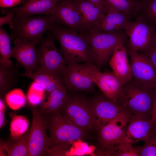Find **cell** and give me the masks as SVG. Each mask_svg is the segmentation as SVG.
Instances as JSON below:
<instances>
[{
	"label": "cell",
	"mask_w": 156,
	"mask_h": 156,
	"mask_svg": "<svg viewBox=\"0 0 156 156\" xmlns=\"http://www.w3.org/2000/svg\"><path fill=\"white\" fill-rule=\"evenodd\" d=\"M44 114L49 133V148H68L71 142L85 137V131L71 122L59 110Z\"/></svg>",
	"instance_id": "cell-4"
},
{
	"label": "cell",
	"mask_w": 156,
	"mask_h": 156,
	"mask_svg": "<svg viewBox=\"0 0 156 156\" xmlns=\"http://www.w3.org/2000/svg\"><path fill=\"white\" fill-rule=\"evenodd\" d=\"M59 42L66 65L72 64L91 63L96 59L87 36L55 22L50 31Z\"/></svg>",
	"instance_id": "cell-1"
},
{
	"label": "cell",
	"mask_w": 156,
	"mask_h": 156,
	"mask_svg": "<svg viewBox=\"0 0 156 156\" xmlns=\"http://www.w3.org/2000/svg\"><path fill=\"white\" fill-rule=\"evenodd\" d=\"M156 129L151 123V118L140 114H131L121 143L133 145L145 141Z\"/></svg>",
	"instance_id": "cell-16"
},
{
	"label": "cell",
	"mask_w": 156,
	"mask_h": 156,
	"mask_svg": "<svg viewBox=\"0 0 156 156\" xmlns=\"http://www.w3.org/2000/svg\"><path fill=\"white\" fill-rule=\"evenodd\" d=\"M131 116L125 110L99 131L98 141L103 155H109L121 143Z\"/></svg>",
	"instance_id": "cell-9"
},
{
	"label": "cell",
	"mask_w": 156,
	"mask_h": 156,
	"mask_svg": "<svg viewBox=\"0 0 156 156\" xmlns=\"http://www.w3.org/2000/svg\"><path fill=\"white\" fill-rule=\"evenodd\" d=\"M130 58L132 79L147 87L156 88V67L144 54L128 51Z\"/></svg>",
	"instance_id": "cell-13"
},
{
	"label": "cell",
	"mask_w": 156,
	"mask_h": 156,
	"mask_svg": "<svg viewBox=\"0 0 156 156\" xmlns=\"http://www.w3.org/2000/svg\"><path fill=\"white\" fill-rule=\"evenodd\" d=\"M102 9L107 13L108 11V5L104 0H87Z\"/></svg>",
	"instance_id": "cell-39"
},
{
	"label": "cell",
	"mask_w": 156,
	"mask_h": 156,
	"mask_svg": "<svg viewBox=\"0 0 156 156\" xmlns=\"http://www.w3.org/2000/svg\"><path fill=\"white\" fill-rule=\"evenodd\" d=\"M142 53L146 55L156 67V38L148 47Z\"/></svg>",
	"instance_id": "cell-34"
},
{
	"label": "cell",
	"mask_w": 156,
	"mask_h": 156,
	"mask_svg": "<svg viewBox=\"0 0 156 156\" xmlns=\"http://www.w3.org/2000/svg\"><path fill=\"white\" fill-rule=\"evenodd\" d=\"M88 101L100 130L125 110L117 102L104 95L96 96Z\"/></svg>",
	"instance_id": "cell-14"
},
{
	"label": "cell",
	"mask_w": 156,
	"mask_h": 156,
	"mask_svg": "<svg viewBox=\"0 0 156 156\" xmlns=\"http://www.w3.org/2000/svg\"><path fill=\"white\" fill-rule=\"evenodd\" d=\"M27 98L23 90L16 88L8 92L5 95V101L11 109H18L25 105Z\"/></svg>",
	"instance_id": "cell-30"
},
{
	"label": "cell",
	"mask_w": 156,
	"mask_h": 156,
	"mask_svg": "<svg viewBox=\"0 0 156 156\" xmlns=\"http://www.w3.org/2000/svg\"><path fill=\"white\" fill-rule=\"evenodd\" d=\"M45 94L29 90L27 94V99L30 105L36 106L42 103Z\"/></svg>",
	"instance_id": "cell-33"
},
{
	"label": "cell",
	"mask_w": 156,
	"mask_h": 156,
	"mask_svg": "<svg viewBox=\"0 0 156 156\" xmlns=\"http://www.w3.org/2000/svg\"><path fill=\"white\" fill-rule=\"evenodd\" d=\"M14 16V13L10 12L6 14L4 16L1 17L0 18V27L6 23H8L9 24L10 23Z\"/></svg>",
	"instance_id": "cell-38"
},
{
	"label": "cell",
	"mask_w": 156,
	"mask_h": 156,
	"mask_svg": "<svg viewBox=\"0 0 156 156\" xmlns=\"http://www.w3.org/2000/svg\"><path fill=\"white\" fill-rule=\"evenodd\" d=\"M112 9L135 17L140 6V0H104Z\"/></svg>",
	"instance_id": "cell-25"
},
{
	"label": "cell",
	"mask_w": 156,
	"mask_h": 156,
	"mask_svg": "<svg viewBox=\"0 0 156 156\" xmlns=\"http://www.w3.org/2000/svg\"><path fill=\"white\" fill-rule=\"evenodd\" d=\"M56 22L52 14L37 16H21L15 15L9 25L12 30L10 38L23 41H41L43 35L50 31Z\"/></svg>",
	"instance_id": "cell-3"
},
{
	"label": "cell",
	"mask_w": 156,
	"mask_h": 156,
	"mask_svg": "<svg viewBox=\"0 0 156 156\" xmlns=\"http://www.w3.org/2000/svg\"><path fill=\"white\" fill-rule=\"evenodd\" d=\"M136 16L144 18L156 31V0H149L141 3Z\"/></svg>",
	"instance_id": "cell-29"
},
{
	"label": "cell",
	"mask_w": 156,
	"mask_h": 156,
	"mask_svg": "<svg viewBox=\"0 0 156 156\" xmlns=\"http://www.w3.org/2000/svg\"><path fill=\"white\" fill-rule=\"evenodd\" d=\"M131 144L120 143L115 147L113 156H140L137 147H133Z\"/></svg>",
	"instance_id": "cell-32"
},
{
	"label": "cell",
	"mask_w": 156,
	"mask_h": 156,
	"mask_svg": "<svg viewBox=\"0 0 156 156\" xmlns=\"http://www.w3.org/2000/svg\"><path fill=\"white\" fill-rule=\"evenodd\" d=\"M51 14L56 22L70 29L82 33L88 30L79 9L77 0H61Z\"/></svg>",
	"instance_id": "cell-12"
},
{
	"label": "cell",
	"mask_w": 156,
	"mask_h": 156,
	"mask_svg": "<svg viewBox=\"0 0 156 156\" xmlns=\"http://www.w3.org/2000/svg\"><path fill=\"white\" fill-rule=\"evenodd\" d=\"M29 131L30 129H28L24 134L17 139L11 138L6 142L1 140V151L6 152L9 156H28Z\"/></svg>",
	"instance_id": "cell-22"
},
{
	"label": "cell",
	"mask_w": 156,
	"mask_h": 156,
	"mask_svg": "<svg viewBox=\"0 0 156 156\" xmlns=\"http://www.w3.org/2000/svg\"><path fill=\"white\" fill-rule=\"evenodd\" d=\"M59 110L71 122L85 131L95 129L99 131L98 124L88 100L85 97L67 94L64 103Z\"/></svg>",
	"instance_id": "cell-6"
},
{
	"label": "cell",
	"mask_w": 156,
	"mask_h": 156,
	"mask_svg": "<svg viewBox=\"0 0 156 156\" xmlns=\"http://www.w3.org/2000/svg\"><path fill=\"white\" fill-rule=\"evenodd\" d=\"M13 41L14 46L12 49L11 57L15 58L18 64L24 67V73H32L35 70L37 61L36 46L41 41H23L19 39Z\"/></svg>",
	"instance_id": "cell-17"
},
{
	"label": "cell",
	"mask_w": 156,
	"mask_h": 156,
	"mask_svg": "<svg viewBox=\"0 0 156 156\" xmlns=\"http://www.w3.org/2000/svg\"><path fill=\"white\" fill-rule=\"evenodd\" d=\"M77 3L80 12L88 30L96 28L107 14L102 9L87 0H77Z\"/></svg>",
	"instance_id": "cell-21"
},
{
	"label": "cell",
	"mask_w": 156,
	"mask_h": 156,
	"mask_svg": "<svg viewBox=\"0 0 156 156\" xmlns=\"http://www.w3.org/2000/svg\"><path fill=\"white\" fill-rule=\"evenodd\" d=\"M63 84L70 91L92 92L94 84L85 71L82 64H72L66 65L61 75Z\"/></svg>",
	"instance_id": "cell-15"
},
{
	"label": "cell",
	"mask_w": 156,
	"mask_h": 156,
	"mask_svg": "<svg viewBox=\"0 0 156 156\" xmlns=\"http://www.w3.org/2000/svg\"><path fill=\"white\" fill-rule=\"evenodd\" d=\"M85 33L92 49L98 68L107 63L117 45L121 42L125 43L127 38L125 30L115 33H107L92 28Z\"/></svg>",
	"instance_id": "cell-5"
},
{
	"label": "cell",
	"mask_w": 156,
	"mask_h": 156,
	"mask_svg": "<svg viewBox=\"0 0 156 156\" xmlns=\"http://www.w3.org/2000/svg\"><path fill=\"white\" fill-rule=\"evenodd\" d=\"M82 65L86 73L104 95L117 102L123 86L118 77L113 72H101L93 64L82 63Z\"/></svg>",
	"instance_id": "cell-11"
},
{
	"label": "cell",
	"mask_w": 156,
	"mask_h": 156,
	"mask_svg": "<svg viewBox=\"0 0 156 156\" xmlns=\"http://www.w3.org/2000/svg\"><path fill=\"white\" fill-rule=\"evenodd\" d=\"M54 39L49 34L40 42L37 48V61L34 71H44L61 76L66 65L61 51L55 46Z\"/></svg>",
	"instance_id": "cell-7"
},
{
	"label": "cell",
	"mask_w": 156,
	"mask_h": 156,
	"mask_svg": "<svg viewBox=\"0 0 156 156\" xmlns=\"http://www.w3.org/2000/svg\"><path fill=\"white\" fill-rule=\"evenodd\" d=\"M121 42L116 46L109 62L113 72L124 85L132 79L127 48Z\"/></svg>",
	"instance_id": "cell-19"
},
{
	"label": "cell",
	"mask_w": 156,
	"mask_h": 156,
	"mask_svg": "<svg viewBox=\"0 0 156 156\" xmlns=\"http://www.w3.org/2000/svg\"><path fill=\"white\" fill-rule=\"evenodd\" d=\"M18 74L17 69L13 65L9 67L0 65L1 94H6L15 85L17 81Z\"/></svg>",
	"instance_id": "cell-26"
},
{
	"label": "cell",
	"mask_w": 156,
	"mask_h": 156,
	"mask_svg": "<svg viewBox=\"0 0 156 156\" xmlns=\"http://www.w3.org/2000/svg\"><path fill=\"white\" fill-rule=\"evenodd\" d=\"M30 109L32 120L29 134L28 156L46 155L50 144V138L47 134L46 116L36 106L30 105Z\"/></svg>",
	"instance_id": "cell-8"
},
{
	"label": "cell",
	"mask_w": 156,
	"mask_h": 156,
	"mask_svg": "<svg viewBox=\"0 0 156 156\" xmlns=\"http://www.w3.org/2000/svg\"><path fill=\"white\" fill-rule=\"evenodd\" d=\"M155 89L146 87L132 79L123 86L117 102L131 114L151 118Z\"/></svg>",
	"instance_id": "cell-2"
},
{
	"label": "cell",
	"mask_w": 156,
	"mask_h": 156,
	"mask_svg": "<svg viewBox=\"0 0 156 156\" xmlns=\"http://www.w3.org/2000/svg\"><path fill=\"white\" fill-rule=\"evenodd\" d=\"M10 35L1 27L0 28V65L9 67L13 65L11 57V49Z\"/></svg>",
	"instance_id": "cell-28"
},
{
	"label": "cell",
	"mask_w": 156,
	"mask_h": 156,
	"mask_svg": "<svg viewBox=\"0 0 156 156\" xmlns=\"http://www.w3.org/2000/svg\"><path fill=\"white\" fill-rule=\"evenodd\" d=\"M9 116L11 118L10 129L11 138H18L28 130L29 122L24 116L17 115L16 113H10Z\"/></svg>",
	"instance_id": "cell-27"
},
{
	"label": "cell",
	"mask_w": 156,
	"mask_h": 156,
	"mask_svg": "<svg viewBox=\"0 0 156 156\" xmlns=\"http://www.w3.org/2000/svg\"><path fill=\"white\" fill-rule=\"evenodd\" d=\"M151 120L153 125L156 129V88L154 90Z\"/></svg>",
	"instance_id": "cell-36"
},
{
	"label": "cell",
	"mask_w": 156,
	"mask_h": 156,
	"mask_svg": "<svg viewBox=\"0 0 156 156\" xmlns=\"http://www.w3.org/2000/svg\"><path fill=\"white\" fill-rule=\"evenodd\" d=\"M29 90L44 94L45 92L44 87L41 84L34 81L31 84Z\"/></svg>",
	"instance_id": "cell-40"
},
{
	"label": "cell",
	"mask_w": 156,
	"mask_h": 156,
	"mask_svg": "<svg viewBox=\"0 0 156 156\" xmlns=\"http://www.w3.org/2000/svg\"><path fill=\"white\" fill-rule=\"evenodd\" d=\"M29 0H23L22 3L24 4L27 2Z\"/></svg>",
	"instance_id": "cell-42"
},
{
	"label": "cell",
	"mask_w": 156,
	"mask_h": 156,
	"mask_svg": "<svg viewBox=\"0 0 156 156\" xmlns=\"http://www.w3.org/2000/svg\"><path fill=\"white\" fill-rule=\"evenodd\" d=\"M6 110L5 103L1 98L0 99V128H1L5 124V114Z\"/></svg>",
	"instance_id": "cell-37"
},
{
	"label": "cell",
	"mask_w": 156,
	"mask_h": 156,
	"mask_svg": "<svg viewBox=\"0 0 156 156\" xmlns=\"http://www.w3.org/2000/svg\"><path fill=\"white\" fill-rule=\"evenodd\" d=\"M140 0V4H141L142 3H144L147 1H148L149 0Z\"/></svg>",
	"instance_id": "cell-41"
},
{
	"label": "cell",
	"mask_w": 156,
	"mask_h": 156,
	"mask_svg": "<svg viewBox=\"0 0 156 156\" xmlns=\"http://www.w3.org/2000/svg\"><path fill=\"white\" fill-rule=\"evenodd\" d=\"M144 142L143 145L137 147L140 156H156V130Z\"/></svg>",
	"instance_id": "cell-31"
},
{
	"label": "cell",
	"mask_w": 156,
	"mask_h": 156,
	"mask_svg": "<svg viewBox=\"0 0 156 156\" xmlns=\"http://www.w3.org/2000/svg\"><path fill=\"white\" fill-rule=\"evenodd\" d=\"M132 16L124 13L108 9L103 21L96 28L99 31L107 33H115L125 30Z\"/></svg>",
	"instance_id": "cell-20"
},
{
	"label": "cell",
	"mask_w": 156,
	"mask_h": 156,
	"mask_svg": "<svg viewBox=\"0 0 156 156\" xmlns=\"http://www.w3.org/2000/svg\"><path fill=\"white\" fill-rule=\"evenodd\" d=\"M61 0H29L19 7L2 8L5 14L12 12L21 16H31L35 15L51 14L57 4Z\"/></svg>",
	"instance_id": "cell-18"
},
{
	"label": "cell",
	"mask_w": 156,
	"mask_h": 156,
	"mask_svg": "<svg viewBox=\"0 0 156 156\" xmlns=\"http://www.w3.org/2000/svg\"><path fill=\"white\" fill-rule=\"evenodd\" d=\"M134 21H129L125 30L129 38L128 51L142 53L156 38V31L143 18L136 16Z\"/></svg>",
	"instance_id": "cell-10"
},
{
	"label": "cell",
	"mask_w": 156,
	"mask_h": 156,
	"mask_svg": "<svg viewBox=\"0 0 156 156\" xmlns=\"http://www.w3.org/2000/svg\"><path fill=\"white\" fill-rule=\"evenodd\" d=\"M23 0H0V6L2 8L14 7L22 3Z\"/></svg>",
	"instance_id": "cell-35"
},
{
	"label": "cell",
	"mask_w": 156,
	"mask_h": 156,
	"mask_svg": "<svg viewBox=\"0 0 156 156\" xmlns=\"http://www.w3.org/2000/svg\"><path fill=\"white\" fill-rule=\"evenodd\" d=\"M67 96L66 87L63 84L44 96L39 109L44 114L59 110L64 103Z\"/></svg>",
	"instance_id": "cell-23"
},
{
	"label": "cell",
	"mask_w": 156,
	"mask_h": 156,
	"mask_svg": "<svg viewBox=\"0 0 156 156\" xmlns=\"http://www.w3.org/2000/svg\"><path fill=\"white\" fill-rule=\"evenodd\" d=\"M19 75L30 78L42 85L45 90L44 96L64 84L61 76L45 71H36L31 74H19Z\"/></svg>",
	"instance_id": "cell-24"
}]
</instances>
